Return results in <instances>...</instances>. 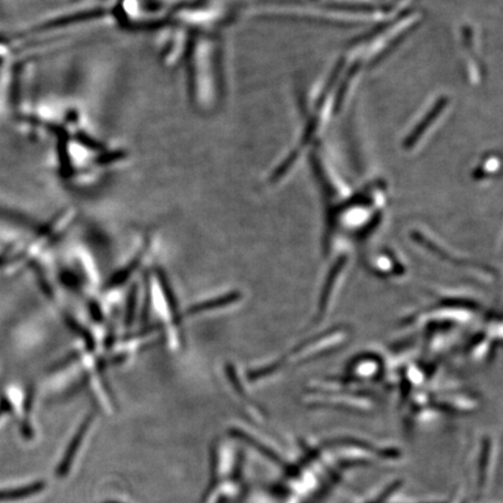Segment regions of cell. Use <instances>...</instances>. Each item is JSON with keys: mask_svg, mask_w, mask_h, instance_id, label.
<instances>
[{"mask_svg": "<svg viewBox=\"0 0 503 503\" xmlns=\"http://www.w3.org/2000/svg\"><path fill=\"white\" fill-rule=\"evenodd\" d=\"M354 503H468L467 498L463 492L456 493L455 496L447 498H423L408 496L404 490L402 481H392L385 488L375 490L370 496L359 498Z\"/></svg>", "mask_w": 503, "mask_h": 503, "instance_id": "1", "label": "cell"}, {"mask_svg": "<svg viewBox=\"0 0 503 503\" xmlns=\"http://www.w3.org/2000/svg\"><path fill=\"white\" fill-rule=\"evenodd\" d=\"M238 299H239L238 293H229V295L221 296V297H218V299L200 302V303L192 305L191 308H189L187 314H189V316H191V314L200 313L204 312H211V310L225 307V305L232 304Z\"/></svg>", "mask_w": 503, "mask_h": 503, "instance_id": "2", "label": "cell"}, {"mask_svg": "<svg viewBox=\"0 0 503 503\" xmlns=\"http://www.w3.org/2000/svg\"><path fill=\"white\" fill-rule=\"evenodd\" d=\"M142 260V253L139 255V257H137L133 260L129 265L126 266L123 271H120L118 272H116L115 275L112 276L110 282H108V288H115L120 286V284H123L128 281L129 276H131L134 272V271L137 270V267L140 265Z\"/></svg>", "mask_w": 503, "mask_h": 503, "instance_id": "3", "label": "cell"}]
</instances>
